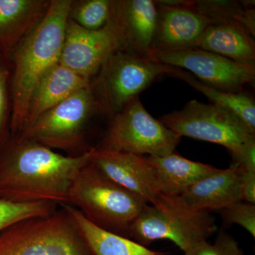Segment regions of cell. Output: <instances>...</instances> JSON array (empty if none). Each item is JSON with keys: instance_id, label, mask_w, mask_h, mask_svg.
I'll use <instances>...</instances> for the list:
<instances>
[{"instance_id": "6da1fadb", "label": "cell", "mask_w": 255, "mask_h": 255, "mask_svg": "<svg viewBox=\"0 0 255 255\" xmlns=\"http://www.w3.org/2000/svg\"><path fill=\"white\" fill-rule=\"evenodd\" d=\"M90 162V150L64 155L14 136L0 153V199L14 202L69 204L75 178Z\"/></svg>"}, {"instance_id": "7a4b0ae2", "label": "cell", "mask_w": 255, "mask_h": 255, "mask_svg": "<svg viewBox=\"0 0 255 255\" xmlns=\"http://www.w3.org/2000/svg\"><path fill=\"white\" fill-rule=\"evenodd\" d=\"M72 3L71 0L50 1L41 21L10 52L14 63L10 123L13 136L24 128L28 105L37 85L60 63Z\"/></svg>"}, {"instance_id": "3957f363", "label": "cell", "mask_w": 255, "mask_h": 255, "mask_svg": "<svg viewBox=\"0 0 255 255\" xmlns=\"http://www.w3.org/2000/svg\"><path fill=\"white\" fill-rule=\"evenodd\" d=\"M90 222L110 232L128 237L132 223L147 204L140 196L106 177L90 162L79 172L69 196Z\"/></svg>"}, {"instance_id": "277c9868", "label": "cell", "mask_w": 255, "mask_h": 255, "mask_svg": "<svg viewBox=\"0 0 255 255\" xmlns=\"http://www.w3.org/2000/svg\"><path fill=\"white\" fill-rule=\"evenodd\" d=\"M217 230L209 212L190 207L179 195L161 194L147 204L132 223L128 237L146 247L158 240H169L183 252L208 239Z\"/></svg>"}, {"instance_id": "5b68a950", "label": "cell", "mask_w": 255, "mask_h": 255, "mask_svg": "<svg viewBox=\"0 0 255 255\" xmlns=\"http://www.w3.org/2000/svg\"><path fill=\"white\" fill-rule=\"evenodd\" d=\"M62 208L0 233V255H93L71 216Z\"/></svg>"}, {"instance_id": "8992f818", "label": "cell", "mask_w": 255, "mask_h": 255, "mask_svg": "<svg viewBox=\"0 0 255 255\" xmlns=\"http://www.w3.org/2000/svg\"><path fill=\"white\" fill-rule=\"evenodd\" d=\"M172 67L143 58L128 50L111 55L92 81L101 113L111 119Z\"/></svg>"}, {"instance_id": "52a82bcc", "label": "cell", "mask_w": 255, "mask_h": 255, "mask_svg": "<svg viewBox=\"0 0 255 255\" xmlns=\"http://www.w3.org/2000/svg\"><path fill=\"white\" fill-rule=\"evenodd\" d=\"M100 149L135 155L163 157L180 142L177 134L147 112L139 97L132 100L111 119Z\"/></svg>"}, {"instance_id": "ba28073f", "label": "cell", "mask_w": 255, "mask_h": 255, "mask_svg": "<svg viewBox=\"0 0 255 255\" xmlns=\"http://www.w3.org/2000/svg\"><path fill=\"white\" fill-rule=\"evenodd\" d=\"M97 112L100 110L91 84L42 114L16 137L52 150L75 151L84 141L87 122Z\"/></svg>"}, {"instance_id": "9c48e42d", "label": "cell", "mask_w": 255, "mask_h": 255, "mask_svg": "<svg viewBox=\"0 0 255 255\" xmlns=\"http://www.w3.org/2000/svg\"><path fill=\"white\" fill-rule=\"evenodd\" d=\"M158 120L179 137L222 145L231 155L255 138L236 116L217 106L196 100L188 102L180 110L164 114Z\"/></svg>"}, {"instance_id": "30bf717a", "label": "cell", "mask_w": 255, "mask_h": 255, "mask_svg": "<svg viewBox=\"0 0 255 255\" xmlns=\"http://www.w3.org/2000/svg\"><path fill=\"white\" fill-rule=\"evenodd\" d=\"M151 60L182 69L199 81L221 91L240 93L254 85L255 65H245L201 49L152 53Z\"/></svg>"}, {"instance_id": "8fae6325", "label": "cell", "mask_w": 255, "mask_h": 255, "mask_svg": "<svg viewBox=\"0 0 255 255\" xmlns=\"http://www.w3.org/2000/svg\"><path fill=\"white\" fill-rule=\"evenodd\" d=\"M122 49L123 39L110 18L104 27L94 31L68 19L60 63L92 81L106 60Z\"/></svg>"}, {"instance_id": "7c38bea8", "label": "cell", "mask_w": 255, "mask_h": 255, "mask_svg": "<svg viewBox=\"0 0 255 255\" xmlns=\"http://www.w3.org/2000/svg\"><path fill=\"white\" fill-rule=\"evenodd\" d=\"M90 162L106 177L153 204L162 194L155 169L145 156L130 152L90 150Z\"/></svg>"}, {"instance_id": "4fadbf2b", "label": "cell", "mask_w": 255, "mask_h": 255, "mask_svg": "<svg viewBox=\"0 0 255 255\" xmlns=\"http://www.w3.org/2000/svg\"><path fill=\"white\" fill-rule=\"evenodd\" d=\"M155 1L157 20L152 53L196 49L201 37L211 25L209 20L179 4L178 0Z\"/></svg>"}, {"instance_id": "5bb4252c", "label": "cell", "mask_w": 255, "mask_h": 255, "mask_svg": "<svg viewBox=\"0 0 255 255\" xmlns=\"http://www.w3.org/2000/svg\"><path fill=\"white\" fill-rule=\"evenodd\" d=\"M110 19L123 39L124 50L151 59L157 20L155 1H113Z\"/></svg>"}, {"instance_id": "9a60e30c", "label": "cell", "mask_w": 255, "mask_h": 255, "mask_svg": "<svg viewBox=\"0 0 255 255\" xmlns=\"http://www.w3.org/2000/svg\"><path fill=\"white\" fill-rule=\"evenodd\" d=\"M245 169L233 164L218 169L189 187L180 195L188 206L199 211H219L242 200V179Z\"/></svg>"}, {"instance_id": "2e32d148", "label": "cell", "mask_w": 255, "mask_h": 255, "mask_svg": "<svg viewBox=\"0 0 255 255\" xmlns=\"http://www.w3.org/2000/svg\"><path fill=\"white\" fill-rule=\"evenodd\" d=\"M91 84L89 79L57 64L42 78L32 94L24 128L47 111Z\"/></svg>"}, {"instance_id": "e0dca14e", "label": "cell", "mask_w": 255, "mask_h": 255, "mask_svg": "<svg viewBox=\"0 0 255 255\" xmlns=\"http://www.w3.org/2000/svg\"><path fill=\"white\" fill-rule=\"evenodd\" d=\"M46 0H0V50L10 53L41 21Z\"/></svg>"}, {"instance_id": "ac0fdd59", "label": "cell", "mask_w": 255, "mask_h": 255, "mask_svg": "<svg viewBox=\"0 0 255 255\" xmlns=\"http://www.w3.org/2000/svg\"><path fill=\"white\" fill-rule=\"evenodd\" d=\"M145 157L155 169L161 192L169 195H182L191 186L219 169L174 152L163 157Z\"/></svg>"}, {"instance_id": "d6986e66", "label": "cell", "mask_w": 255, "mask_h": 255, "mask_svg": "<svg viewBox=\"0 0 255 255\" xmlns=\"http://www.w3.org/2000/svg\"><path fill=\"white\" fill-rule=\"evenodd\" d=\"M196 48L237 63L255 65V36L239 24L209 25Z\"/></svg>"}, {"instance_id": "ffe728a7", "label": "cell", "mask_w": 255, "mask_h": 255, "mask_svg": "<svg viewBox=\"0 0 255 255\" xmlns=\"http://www.w3.org/2000/svg\"><path fill=\"white\" fill-rule=\"evenodd\" d=\"M60 206L71 216L93 255H166V253L151 251L129 238L98 227L73 206Z\"/></svg>"}, {"instance_id": "44dd1931", "label": "cell", "mask_w": 255, "mask_h": 255, "mask_svg": "<svg viewBox=\"0 0 255 255\" xmlns=\"http://www.w3.org/2000/svg\"><path fill=\"white\" fill-rule=\"evenodd\" d=\"M168 75L187 82L196 91L207 97L211 102L210 104L236 116L248 130L255 135V102L251 96L244 92L231 93L217 90L199 81L189 72L175 67H172Z\"/></svg>"}, {"instance_id": "7402d4cb", "label": "cell", "mask_w": 255, "mask_h": 255, "mask_svg": "<svg viewBox=\"0 0 255 255\" xmlns=\"http://www.w3.org/2000/svg\"><path fill=\"white\" fill-rule=\"evenodd\" d=\"M178 2L205 16L211 24L236 23L241 25L253 36H255V3L253 1L249 3L248 1L178 0Z\"/></svg>"}, {"instance_id": "603a6c76", "label": "cell", "mask_w": 255, "mask_h": 255, "mask_svg": "<svg viewBox=\"0 0 255 255\" xmlns=\"http://www.w3.org/2000/svg\"><path fill=\"white\" fill-rule=\"evenodd\" d=\"M57 207L50 201L21 203L0 199V233L21 221L50 216Z\"/></svg>"}, {"instance_id": "cb8c5ba5", "label": "cell", "mask_w": 255, "mask_h": 255, "mask_svg": "<svg viewBox=\"0 0 255 255\" xmlns=\"http://www.w3.org/2000/svg\"><path fill=\"white\" fill-rule=\"evenodd\" d=\"M112 3V0L73 1L69 19L85 29H100L110 20Z\"/></svg>"}, {"instance_id": "d4e9b609", "label": "cell", "mask_w": 255, "mask_h": 255, "mask_svg": "<svg viewBox=\"0 0 255 255\" xmlns=\"http://www.w3.org/2000/svg\"><path fill=\"white\" fill-rule=\"evenodd\" d=\"M223 221V228L239 225L255 237V204L241 201L218 211Z\"/></svg>"}, {"instance_id": "484cf974", "label": "cell", "mask_w": 255, "mask_h": 255, "mask_svg": "<svg viewBox=\"0 0 255 255\" xmlns=\"http://www.w3.org/2000/svg\"><path fill=\"white\" fill-rule=\"evenodd\" d=\"M183 255H245L236 240L225 232L219 231L214 244L202 241L191 247Z\"/></svg>"}, {"instance_id": "4316f807", "label": "cell", "mask_w": 255, "mask_h": 255, "mask_svg": "<svg viewBox=\"0 0 255 255\" xmlns=\"http://www.w3.org/2000/svg\"><path fill=\"white\" fill-rule=\"evenodd\" d=\"M9 78V70L0 60V146L2 145L5 141V129L9 106L7 88Z\"/></svg>"}, {"instance_id": "83f0119b", "label": "cell", "mask_w": 255, "mask_h": 255, "mask_svg": "<svg viewBox=\"0 0 255 255\" xmlns=\"http://www.w3.org/2000/svg\"><path fill=\"white\" fill-rule=\"evenodd\" d=\"M235 165L255 172V138L246 142L241 148L231 154Z\"/></svg>"}, {"instance_id": "f1b7e54d", "label": "cell", "mask_w": 255, "mask_h": 255, "mask_svg": "<svg viewBox=\"0 0 255 255\" xmlns=\"http://www.w3.org/2000/svg\"><path fill=\"white\" fill-rule=\"evenodd\" d=\"M242 200L255 204V172L245 169L242 179Z\"/></svg>"}]
</instances>
